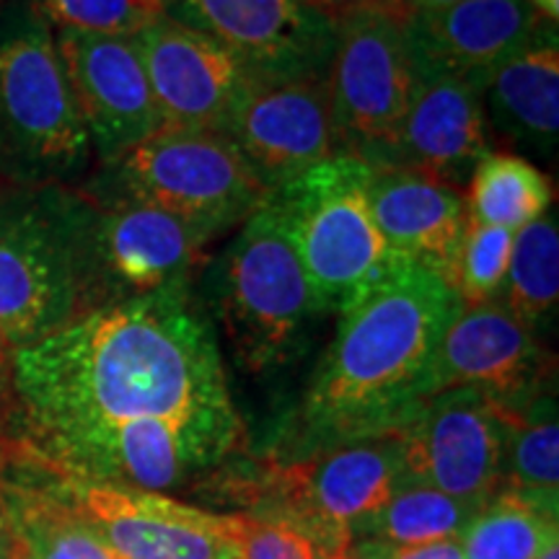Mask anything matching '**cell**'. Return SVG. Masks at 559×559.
Wrapping results in <instances>:
<instances>
[{"instance_id": "1", "label": "cell", "mask_w": 559, "mask_h": 559, "mask_svg": "<svg viewBox=\"0 0 559 559\" xmlns=\"http://www.w3.org/2000/svg\"><path fill=\"white\" fill-rule=\"evenodd\" d=\"M11 402L41 469L143 492L200 489L247 438L190 285L96 306L13 349Z\"/></svg>"}, {"instance_id": "2", "label": "cell", "mask_w": 559, "mask_h": 559, "mask_svg": "<svg viewBox=\"0 0 559 559\" xmlns=\"http://www.w3.org/2000/svg\"><path fill=\"white\" fill-rule=\"evenodd\" d=\"M459 306L443 277L407 267L342 311L300 404L290 453L277 459L400 430L430 400L432 358Z\"/></svg>"}, {"instance_id": "3", "label": "cell", "mask_w": 559, "mask_h": 559, "mask_svg": "<svg viewBox=\"0 0 559 559\" xmlns=\"http://www.w3.org/2000/svg\"><path fill=\"white\" fill-rule=\"evenodd\" d=\"M400 481L402 445L391 432L298 459H234L200 492L236 513L290 523L347 555L355 523L379 510Z\"/></svg>"}, {"instance_id": "4", "label": "cell", "mask_w": 559, "mask_h": 559, "mask_svg": "<svg viewBox=\"0 0 559 559\" xmlns=\"http://www.w3.org/2000/svg\"><path fill=\"white\" fill-rule=\"evenodd\" d=\"M370 166L334 153L270 192L309 277L321 317L349 309L412 267L389 247L368 205Z\"/></svg>"}, {"instance_id": "5", "label": "cell", "mask_w": 559, "mask_h": 559, "mask_svg": "<svg viewBox=\"0 0 559 559\" xmlns=\"http://www.w3.org/2000/svg\"><path fill=\"white\" fill-rule=\"evenodd\" d=\"M213 298L230 353L249 373L296 358L321 317L298 251L270 194L241 221L213 270Z\"/></svg>"}, {"instance_id": "6", "label": "cell", "mask_w": 559, "mask_h": 559, "mask_svg": "<svg viewBox=\"0 0 559 559\" xmlns=\"http://www.w3.org/2000/svg\"><path fill=\"white\" fill-rule=\"evenodd\" d=\"M83 221L79 200H0V340L11 353L86 311Z\"/></svg>"}, {"instance_id": "7", "label": "cell", "mask_w": 559, "mask_h": 559, "mask_svg": "<svg viewBox=\"0 0 559 559\" xmlns=\"http://www.w3.org/2000/svg\"><path fill=\"white\" fill-rule=\"evenodd\" d=\"M109 169L117 200L164 210L213 239L270 194L223 132L156 130Z\"/></svg>"}, {"instance_id": "8", "label": "cell", "mask_w": 559, "mask_h": 559, "mask_svg": "<svg viewBox=\"0 0 559 559\" xmlns=\"http://www.w3.org/2000/svg\"><path fill=\"white\" fill-rule=\"evenodd\" d=\"M0 151L41 177L81 169L91 156L55 34L39 13L0 37Z\"/></svg>"}, {"instance_id": "9", "label": "cell", "mask_w": 559, "mask_h": 559, "mask_svg": "<svg viewBox=\"0 0 559 559\" xmlns=\"http://www.w3.org/2000/svg\"><path fill=\"white\" fill-rule=\"evenodd\" d=\"M404 24L383 13H362L337 26L326 70L334 153L368 166L389 164L415 88Z\"/></svg>"}, {"instance_id": "10", "label": "cell", "mask_w": 559, "mask_h": 559, "mask_svg": "<svg viewBox=\"0 0 559 559\" xmlns=\"http://www.w3.org/2000/svg\"><path fill=\"white\" fill-rule=\"evenodd\" d=\"M213 241L192 223L132 200L104 210L86 207L83 257L88 300L96 306L185 288Z\"/></svg>"}, {"instance_id": "11", "label": "cell", "mask_w": 559, "mask_h": 559, "mask_svg": "<svg viewBox=\"0 0 559 559\" xmlns=\"http://www.w3.org/2000/svg\"><path fill=\"white\" fill-rule=\"evenodd\" d=\"M396 436L402 445L400 485H425L472 502H487L502 487L506 417L479 391L432 394Z\"/></svg>"}, {"instance_id": "12", "label": "cell", "mask_w": 559, "mask_h": 559, "mask_svg": "<svg viewBox=\"0 0 559 559\" xmlns=\"http://www.w3.org/2000/svg\"><path fill=\"white\" fill-rule=\"evenodd\" d=\"M52 477L68 506L117 559H236L228 513L160 492Z\"/></svg>"}, {"instance_id": "13", "label": "cell", "mask_w": 559, "mask_h": 559, "mask_svg": "<svg viewBox=\"0 0 559 559\" xmlns=\"http://www.w3.org/2000/svg\"><path fill=\"white\" fill-rule=\"evenodd\" d=\"M166 11L226 47L257 81L326 75L337 41V26L300 0H166Z\"/></svg>"}, {"instance_id": "14", "label": "cell", "mask_w": 559, "mask_h": 559, "mask_svg": "<svg viewBox=\"0 0 559 559\" xmlns=\"http://www.w3.org/2000/svg\"><path fill=\"white\" fill-rule=\"evenodd\" d=\"M158 130L223 132L257 79L226 47L169 13L138 32Z\"/></svg>"}, {"instance_id": "15", "label": "cell", "mask_w": 559, "mask_h": 559, "mask_svg": "<svg viewBox=\"0 0 559 559\" xmlns=\"http://www.w3.org/2000/svg\"><path fill=\"white\" fill-rule=\"evenodd\" d=\"M547 355L534 330L500 300L459 306L440 337L430 366V396L449 389H472L500 409H521L544 394Z\"/></svg>"}, {"instance_id": "16", "label": "cell", "mask_w": 559, "mask_h": 559, "mask_svg": "<svg viewBox=\"0 0 559 559\" xmlns=\"http://www.w3.org/2000/svg\"><path fill=\"white\" fill-rule=\"evenodd\" d=\"M267 192L334 156L326 75L254 81L223 128Z\"/></svg>"}, {"instance_id": "17", "label": "cell", "mask_w": 559, "mask_h": 559, "mask_svg": "<svg viewBox=\"0 0 559 559\" xmlns=\"http://www.w3.org/2000/svg\"><path fill=\"white\" fill-rule=\"evenodd\" d=\"M55 45L86 124L91 153L104 164L111 166L160 128L135 39L58 29Z\"/></svg>"}, {"instance_id": "18", "label": "cell", "mask_w": 559, "mask_h": 559, "mask_svg": "<svg viewBox=\"0 0 559 559\" xmlns=\"http://www.w3.org/2000/svg\"><path fill=\"white\" fill-rule=\"evenodd\" d=\"M492 151L485 96L477 83L440 70L415 68V88L389 164L461 190Z\"/></svg>"}, {"instance_id": "19", "label": "cell", "mask_w": 559, "mask_h": 559, "mask_svg": "<svg viewBox=\"0 0 559 559\" xmlns=\"http://www.w3.org/2000/svg\"><path fill=\"white\" fill-rule=\"evenodd\" d=\"M544 21L528 0H459L443 11L412 13L404 32L412 66L459 75L485 91L489 75L526 47Z\"/></svg>"}, {"instance_id": "20", "label": "cell", "mask_w": 559, "mask_h": 559, "mask_svg": "<svg viewBox=\"0 0 559 559\" xmlns=\"http://www.w3.org/2000/svg\"><path fill=\"white\" fill-rule=\"evenodd\" d=\"M368 205L381 236L404 262L449 283L469 223L459 187L396 166H370Z\"/></svg>"}, {"instance_id": "21", "label": "cell", "mask_w": 559, "mask_h": 559, "mask_svg": "<svg viewBox=\"0 0 559 559\" xmlns=\"http://www.w3.org/2000/svg\"><path fill=\"white\" fill-rule=\"evenodd\" d=\"M487 122L510 143L549 156L559 130V47L557 29L544 21L526 47L489 75Z\"/></svg>"}, {"instance_id": "22", "label": "cell", "mask_w": 559, "mask_h": 559, "mask_svg": "<svg viewBox=\"0 0 559 559\" xmlns=\"http://www.w3.org/2000/svg\"><path fill=\"white\" fill-rule=\"evenodd\" d=\"M0 498L11 521V559H117L55 487L9 485Z\"/></svg>"}, {"instance_id": "23", "label": "cell", "mask_w": 559, "mask_h": 559, "mask_svg": "<svg viewBox=\"0 0 559 559\" xmlns=\"http://www.w3.org/2000/svg\"><path fill=\"white\" fill-rule=\"evenodd\" d=\"M506 417V459L502 487L559 513V425L555 396L547 391L521 409H502Z\"/></svg>"}, {"instance_id": "24", "label": "cell", "mask_w": 559, "mask_h": 559, "mask_svg": "<svg viewBox=\"0 0 559 559\" xmlns=\"http://www.w3.org/2000/svg\"><path fill=\"white\" fill-rule=\"evenodd\" d=\"M466 215L485 226L521 230L555 205V190L542 169L515 153L489 151L474 166L466 190Z\"/></svg>"}, {"instance_id": "25", "label": "cell", "mask_w": 559, "mask_h": 559, "mask_svg": "<svg viewBox=\"0 0 559 559\" xmlns=\"http://www.w3.org/2000/svg\"><path fill=\"white\" fill-rule=\"evenodd\" d=\"M485 502L459 500L425 485H400L379 510L353 526V542L432 544L461 539Z\"/></svg>"}, {"instance_id": "26", "label": "cell", "mask_w": 559, "mask_h": 559, "mask_svg": "<svg viewBox=\"0 0 559 559\" xmlns=\"http://www.w3.org/2000/svg\"><path fill=\"white\" fill-rule=\"evenodd\" d=\"M559 519L500 487L461 534L464 559H536L559 544Z\"/></svg>"}, {"instance_id": "27", "label": "cell", "mask_w": 559, "mask_h": 559, "mask_svg": "<svg viewBox=\"0 0 559 559\" xmlns=\"http://www.w3.org/2000/svg\"><path fill=\"white\" fill-rule=\"evenodd\" d=\"M559 298V228L557 213L515 230L508 275L498 300L528 330L544 324L557 311Z\"/></svg>"}, {"instance_id": "28", "label": "cell", "mask_w": 559, "mask_h": 559, "mask_svg": "<svg viewBox=\"0 0 559 559\" xmlns=\"http://www.w3.org/2000/svg\"><path fill=\"white\" fill-rule=\"evenodd\" d=\"M515 234L508 228L466 223L461 236L456 260L449 277L451 290L461 306H477L498 300L502 280L508 275L510 254H513Z\"/></svg>"}, {"instance_id": "29", "label": "cell", "mask_w": 559, "mask_h": 559, "mask_svg": "<svg viewBox=\"0 0 559 559\" xmlns=\"http://www.w3.org/2000/svg\"><path fill=\"white\" fill-rule=\"evenodd\" d=\"M37 13L58 29L135 37L169 11L166 0H39Z\"/></svg>"}, {"instance_id": "30", "label": "cell", "mask_w": 559, "mask_h": 559, "mask_svg": "<svg viewBox=\"0 0 559 559\" xmlns=\"http://www.w3.org/2000/svg\"><path fill=\"white\" fill-rule=\"evenodd\" d=\"M228 528L236 559H349L283 521L228 513Z\"/></svg>"}, {"instance_id": "31", "label": "cell", "mask_w": 559, "mask_h": 559, "mask_svg": "<svg viewBox=\"0 0 559 559\" xmlns=\"http://www.w3.org/2000/svg\"><path fill=\"white\" fill-rule=\"evenodd\" d=\"M349 559H464L459 539L432 544H389L360 539L349 544Z\"/></svg>"}, {"instance_id": "32", "label": "cell", "mask_w": 559, "mask_h": 559, "mask_svg": "<svg viewBox=\"0 0 559 559\" xmlns=\"http://www.w3.org/2000/svg\"><path fill=\"white\" fill-rule=\"evenodd\" d=\"M300 3L330 19L334 26L353 16H362V13H383V16H394L400 21H409L412 16L404 0H300Z\"/></svg>"}, {"instance_id": "33", "label": "cell", "mask_w": 559, "mask_h": 559, "mask_svg": "<svg viewBox=\"0 0 559 559\" xmlns=\"http://www.w3.org/2000/svg\"><path fill=\"white\" fill-rule=\"evenodd\" d=\"M11 396V349L0 340V402Z\"/></svg>"}, {"instance_id": "34", "label": "cell", "mask_w": 559, "mask_h": 559, "mask_svg": "<svg viewBox=\"0 0 559 559\" xmlns=\"http://www.w3.org/2000/svg\"><path fill=\"white\" fill-rule=\"evenodd\" d=\"M0 559H11V521L0 498Z\"/></svg>"}, {"instance_id": "35", "label": "cell", "mask_w": 559, "mask_h": 559, "mask_svg": "<svg viewBox=\"0 0 559 559\" xmlns=\"http://www.w3.org/2000/svg\"><path fill=\"white\" fill-rule=\"evenodd\" d=\"M404 3H407V9L412 13H432L449 9V5L459 3V0H404Z\"/></svg>"}, {"instance_id": "36", "label": "cell", "mask_w": 559, "mask_h": 559, "mask_svg": "<svg viewBox=\"0 0 559 559\" xmlns=\"http://www.w3.org/2000/svg\"><path fill=\"white\" fill-rule=\"evenodd\" d=\"M528 3L534 5V11L539 13L542 19L555 21V24H557V16H559V0H528Z\"/></svg>"}, {"instance_id": "37", "label": "cell", "mask_w": 559, "mask_h": 559, "mask_svg": "<svg viewBox=\"0 0 559 559\" xmlns=\"http://www.w3.org/2000/svg\"><path fill=\"white\" fill-rule=\"evenodd\" d=\"M536 559H559V544H551V547L544 549Z\"/></svg>"}, {"instance_id": "38", "label": "cell", "mask_w": 559, "mask_h": 559, "mask_svg": "<svg viewBox=\"0 0 559 559\" xmlns=\"http://www.w3.org/2000/svg\"><path fill=\"white\" fill-rule=\"evenodd\" d=\"M0 461H3V443H0Z\"/></svg>"}]
</instances>
